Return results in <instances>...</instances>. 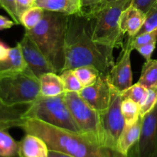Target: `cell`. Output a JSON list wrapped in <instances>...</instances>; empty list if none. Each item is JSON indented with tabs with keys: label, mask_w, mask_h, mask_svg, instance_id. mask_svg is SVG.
I'll list each match as a JSON object with an SVG mask.
<instances>
[{
	"label": "cell",
	"mask_w": 157,
	"mask_h": 157,
	"mask_svg": "<svg viewBox=\"0 0 157 157\" xmlns=\"http://www.w3.org/2000/svg\"><path fill=\"white\" fill-rule=\"evenodd\" d=\"M113 51V48L98 44L93 40L92 18L90 15L83 11L68 15L65 64L63 71L93 66L101 74L107 75L115 64Z\"/></svg>",
	"instance_id": "obj_1"
},
{
	"label": "cell",
	"mask_w": 157,
	"mask_h": 157,
	"mask_svg": "<svg viewBox=\"0 0 157 157\" xmlns=\"http://www.w3.org/2000/svg\"><path fill=\"white\" fill-rule=\"evenodd\" d=\"M20 128L25 133L41 138L50 150L74 157H128L114 149L95 144L79 133L63 130L37 120L25 119Z\"/></svg>",
	"instance_id": "obj_2"
},
{
	"label": "cell",
	"mask_w": 157,
	"mask_h": 157,
	"mask_svg": "<svg viewBox=\"0 0 157 157\" xmlns=\"http://www.w3.org/2000/svg\"><path fill=\"white\" fill-rule=\"evenodd\" d=\"M68 15L44 9V16L32 30H25L49 61L56 74L65 64V40Z\"/></svg>",
	"instance_id": "obj_3"
},
{
	"label": "cell",
	"mask_w": 157,
	"mask_h": 157,
	"mask_svg": "<svg viewBox=\"0 0 157 157\" xmlns=\"http://www.w3.org/2000/svg\"><path fill=\"white\" fill-rule=\"evenodd\" d=\"M132 0H120L94 9H82L92 18V38L95 42L115 48L124 46V34L120 28V17Z\"/></svg>",
	"instance_id": "obj_4"
},
{
	"label": "cell",
	"mask_w": 157,
	"mask_h": 157,
	"mask_svg": "<svg viewBox=\"0 0 157 157\" xmlns=\"http://www.w3.org/2000/svg\"><path fill=\"white\" fill-rule=\"evenodd\" d=\"M41 96L39 78L29 67L22 71L0 73V100L6 105L31 104Z\"/></svg>",
	"instance_id": "obj_5"
},
{
	"label": "cell",
	"mask_w": 157,
	"mask_h": 157,
	"mask_svg": "<svg viewBox=\"0 0 157 157\" xmlns=\"http://www.w3.org/2000/svg\"><path fill=\"white\" fill-rule=\"evenodd\" d=\"M64 94L56 97L41 96L29 105L25 113V118L37 120L44 124L81 134V131L64 101Z\"/></svg>",
	"instance_id": "obj_6"
},
{
	"label": "cell",
	"mask_w": 157,
	"mask_h": 157,
	"mask_svg": "<svg viewBox=\"0 0 157 157\" xmlns=\"http://www.w3.org/2000/svg\"><path fill=\"white\" fill-rule=\"evenodd\" d=\"M64 98L81 134L95 144L104 146L100 113L87 104L78 92L65 91Z\"/></svg>",
	"instance_id": "obj_7"
},
{
	"label": "cell",
	"mask_w": 157,
	"mask_h": 157,
	"mask_svg": "<svg viewBox=\"0 0 157 157\" xmlns=\"http://www.w3.org/2000/svg\"><path fill=\"white\" fill-rule=\"evenodd\" d=\"M111 88V103L108 109L100 115L104 146L117 150V144L125 126V121L121 112L123 100L121 92L112 86Z\"/></svg>",
	"instance_id": "obj_8"
},
{
	"label": "cell",
	"mask_w": 157,
	"mask_h": 157,
	"mask_svg": "<svg viewBox=\"0 0 157 157\" xmlns=\"http://www.w3.org/2000/svg\"><path fill=\"white\" fill-rule=\"evenodd\" d=\"M142 127L137 142L128 153V157H153L157 148V104L142 117Z\"/></svg>",
	"instance_id": "obj_9"
},
{
	"label": "cell",
	"mask_w": 157,
	"mask_h": 157,
	"mask_svg": "<svg viewBox=\"0 0 157 157\" xmlns=\"http://www.w3.org/2000/svg\"><path fill=\"white\" fill-rule=\"evenodd\" d=\"M111 89L107 75L101 74L93 84L83 87L79 94L87 104L101 114L108 109L111 103Z\"/></svg>",
	"instance_id": "obj_10"
},
{
	"label": "cell",
	"mask_w": 157,
	"mask_h": 157,
	"mask_svg": "<svg viewBox=\"0 0 157 157\" xmlns=\"http://www.w3.org/2000/svg\"><path fill=\"white\" fill-rule=\"evenodd\" d=\"M132 51L130 41L127 39L122 47V52L117 61L107 74L110 85L120 92L124 91L133 85V74L130 62Z\"/></svg>",
	"instance_id": "obj_11"
},
{
	"label": "cell",
	"mask_w": 157,
	"mask_h": 157,
	"mask_svg": "<svg viewBox=\"0 0 157 157\" xmlns=\"http://www.w3.org/2000/svg\"><path fill=\"white\" fill-rule=\"evenodd\" d=\"M18 44L28 67L37 78H39L44 74L55 72L42 52L26 32Z\"/></svg>",
	"instance_id": "obj_12"
},
{
	"label": "cell",
	"mask_w": 157,
	"mask_h": 157,
	"mask_svg": "<svg viewBox=\"0 0 157 157\" xmlns=\"http://www.w3.org/2000/svg\"><path fill=\"white\" fill-rule=\"evenodd\" d=\"M146 20V13L130 4L121 13L120 17V28L123 33L129 37L137 35Z\"/></svg>",
	"instance_id": "obj_13"
},
{
	"label": "cell",
	"mask_w": 157,
	"mask_h": 157,
	"mask_svg": "<svg viewBox=\"0 0 157 157\" xmlns=\"http://www.w3.org/2000/svg\"><path fill=\"white\" fill-rule=\"evenodd\" d=\"M30 104L9 106L0 100V130L21 127L25 121V113Z\"/></svg>",
	"instance_id": "obj_14"
},
{
	"label": "cell",
	"mask_w": 157,
	"mask_h": 157,
	"mask_svg": "<svg viewBox=\"0 0 157 157\" xmlns=\"http://www.w3.org/2000/svg\"><path fill=\"white\" fill-rule=\"evenodd\" d=\"M18 143V157H48L47 144L39 136L26 133Z\"/></svg>",
	"instance_id": "obj_15"
},
{
	"label": "cell",
	"mask_w": 157,
	"mask_h": 157,
	"mask_svg": "<svg viewBox=\"0 0 157 157\" xmlns=\"http://www.w3.org/2000/svg\"><path fill=\"white\" fill-rule=\"evenodd\" d=\"M142 121L143 117H140L138 121L133 124L131 125L125 124L117 144V150L120 153L128 156V153L130 149L139 140L141 127H142Z\"/></svg>",
	"instance_id": "obj_16"
},
{
	"label": "cell",
	"mask_w": 157,
	"mask_h": 157,
	"mask_svg": "<svg viewBox=\"0 0 157 157\" xmlns=\"http://www.w3.org/2000/svg\"><path fill=\"white\" fill-rule=\"evenodd\" d=\"M28 68L18 42L13 48H10L8 55L0 61V73L22 71Z\"/></svg>",
	"instance_id": "obj_17"
},
{
	"label": "cell",
	"mask_w": 157,
	"mask_h": 157,
	"mask_svg": "<svg viewBox=\"0 0 157 157\" xmlns=\"http://www.w3.org/2000/svg\"><path fill=\"white\" fill-rule=\"evenodd\" d=\"M40 90L43 97H56L65 92L60 75L55 72L44 74L39 78Z\"/></svg>",
	"instance_id": "obj_18"
},
{
	"label": "cell",
	"mask_w": 157,
	"mask_h": 157,
	"mask_svg": "<svg viewBox=\"0 0 157 157\" xmlns=\"http://www.w3.org/2000/svg\"><path fill=\"white\" fill-rule=\"evenodd\" d=\"M39 7L68 15L79 13L83 9L81 0H49Z\"/></svg>",
	"instance_id": "obj_19"
},
{
	"label": "cell",
	"mask_w": 157,
	"mask_h": 157,
	"mask_svg": "<svg viewBox=\"0 0 157 157\" xmlns=\"http://www.w3.org/2000/svg\"><path fill=\"white\" fill-rule=\"evenodd\" d=\"M137 83L147 88L157 87V60L146 61Z\"/></svg>",
	"instance_id": "obj_20"
},
{
	"label": "cell",
	"mask_w": 157,
	"mask_h": 157,
	"mask_svg": "<svg viewBox=\"0 0 157 157\" xmlns=\"http://www.w3.org/2000/svg\"><path fill=\"white\" fill-rule=\"evenodd\" d=\"M18 156V143L6 130H0V157Z\"/></svg>",
	"instance_id": "obj_21"
},
{
	"label": "cell",
	"mask_w": 157,
	"mask_h": 157,
	"mask_svg": "<svg viewBox=\"0 0 157 157\" xmlns=\"http://www.w3.org/2000/svg\"><path fill=\"white\" fill-rule=\"evenodd\" d=\"M44 9L38 6H33L28 9L20 17V22L25 30H32L41 21L44 16Z\"/></svg>",
	"instance_id": "obj_22"
},
{
	"label": "cell",
	"mask_w": 157,
	"mask_h": 157,
	"mask_svg": "<svg viewBox=\"0 0 157 157\" xmlns=\"http://www.w3.org/2000/svg\"><path fill=\"white\" fill-rule=\"evenodd\" d=\"M121 112L125 124L131 125L140 117V107L137 103L130 99H124L121 103Z\"/></svg>",
	"instance_id": "obj_23"
},
{
	"label": "cell",
	"mask_w": 157,
	"mask_h": 157,
	"mask_svg": "<svg viewBox=\"0 0 157 157\" xmlns=\"http://www.w3.org/2000/svg\"><path fill=\"white\" fill-rule=\"evenodd\" d=\"M74 72L83 87H87L93 84L101 74L93 66H82L77 67L74 69Z\"/></svg>",
	"instance_id": "obj_24"
},
{
	"label": "cell",
	"mask_w": 157,
	"mask_h": 157,
	"mask_svg": "<svg viewBox=\"0 0 157 157\" xmlns=\"http://www.w3.org/2000/svg\"><path fill=\"white\" fill-rule=\"evenodd\" d=\"M147 94H148V89L139 83L133 84L124 91L121 92L122 100H132L134 102L137 103L140 107L144 104L147 97Z\"/></svg>",
	"instance_id": "obj_25"
},
{
	"label": "cell",
	"mask_w": 157,
	"mask_h": 157,
	"mask_svg": "<svg viewBox=\"0 0 157 157\" xmlns=\"http://www.w3.org/2000/svg\"><path fill=\"white\" fill-rule=\"evenodd\" d=\"M60 77L63 81L65 91L79 93L84 87L75 75L74 70L69 69L63 71L61 73H60Z\"/></svg>",
	"instance_id": "obj_26"
},
{
	"label": "cell",
	"mask_w": 157,
	"mask_h": 157,
	"mask_svg": "<svg viewBox=\"0 0 157 157\" xmlns=\"http://www.w3.org/2000/svg\"><path fill=\"white\" fill-rule=\"evenodd\" d=\"M127 39L130 41V47L132 50H136L138 48L144 45V44H149V43L157 41V30L152 31V32H145V33L136 35V36L129 37Z\"/></svg>",
	"instance_id": "obj_27"
},
{
	"label": "cell",
	"mask_w": 157,
	"mask_h": 157,
	"mask_svg": "<svg viewBox=\"0 0 157 157\" xmlns=\"http://www.w3.org/2000/svg\"><path fill=\"white\" fill-rule=\"evenodd\" d=\"M157 30V6H153L146 14V20L137 35ZM136 36V35H135Z\"/></svg>",
	"instance_id": "obj_28"
},
{
	"label": "cell",
	"mask_w": 157,
	"mask_h": 157,
	"mask_svg": "<svg viewBox=\"0 0 157 157\" xmlns=\"http://www.w3.org/2000/svg\"><path fill=\"white\" fill-rule=\"evenodd\" d=\"M148 89V94L144 104L140 106V116H145L151 111L157 104V87H150Z\"/></svg>",
	"instance_id": "obj_29"
},
{
	"label": "cell",
	"mask_w": 157,
	"mask_h": 157,
	"mask_svg": "<svg viewBox=\"0 0 157 157\" xmlns=\"http://www.w3.org/2000/svg\"><path fill=\"white\" fill-rule=\"evenodd\" d=\"M0 6L6 11L13 20L15 25H21L20 19L17 14L16 0H0Z\"/></svg>",
	"instance_id": "obj_30"
},
{
	"label": "cell",
	"mask_w": 157,
	"mask_h": 157,
	"mask_svg": "<svg viewBox=\"0 0 157 157\" xmlns=\"http://www.w3.org/2000/svg\"><path fill=\"white\" fill-rule=\"evenodd\" d=\"M156 41H153V42L144 44V45L138 48L136 51L145 58L146 61H149V60L151 59V56L154 52L155 48H156Z\"/></svg>",
	"instance_id": "obj_31"
},
{
	"label": "cell",
	"mask_w": 157,
	"mask_h": 157,
	"mask_svg": "<svg viewBox=\"0 0 157 157\" xmlns=\"http://www.w3.org/2000/svg\"><path fill=\"white\" fill-rule=\"evenodd\" d=\"M157 0H132L131 5L147 14L156 2Z\"/></svg>",
	"instance_id": "obj_32"
},
{
	"label": "cell",
	"mask_w": 157,
	"mask_h": 157,
	"mask_svg": "<svg viewBox=\"0 0 157 157\" xmlns=\"http://www.w3.org/2000/svg\"><path fill=\"white\" fill-rule=\"evenodd\" d=\"M35 6V1L34 0H16V9L17 14L20 19L25 12L29 9L30 8Z\"/></svg>",
	"instance_id": "obj_33"
},
{
	"label": "cell",
	"mask_w": 157,
	"mask_h": 157,
	"mask_svg": "<svg viewBox=\"0 0 157 157\" xmlns=\"http://www.w3.org/2000/svg\"><path fill=\"white\" fill-rule=\"evenodd\" d=\"M15 25V23L14 22L13 20H10L6 17L0 15V30L10 29Z\"/></svg>",
	"instance_id": "obj_34"
},
{
	"label": "cell",
	"mask_w": 157,
	"mask_h": 157,
	"mask_svg": "<svg viewBox=\"0 0 157 157\" xmlns=\"http://www.w3.org/2000/svg\"><path fill=\"white\" fill-rule=\"evenodd\" d=\"M10 48L6 45L2 40H0V61L5 59L8 55Z\"/></svg>",
	"instance_id": "obj_35"
},
{
	"label": "cell",
	"mask_w": 157,
	"mask_h": 157,
	"mask_svg": "<svg viewBox=\"0 0 157 157\" xmlns=\"http://www.w3.org/2000/svg\"><path fill=\"white\" fill-rule=\"evenodd\" d=\"M48 157H74L70 155L65 154V153H61V152L55 151V150H50L48 152Z\"/></svg>",
	"instance_id": "obj_36"
},
{
	"label": "cell",
	"mask_w": 157,
	"mask_h": 157,
	"mask_svg": "<svg viewBox=\"0 0 157 157\" xmlns=\"http://www.w3.org/2000/svg\"><path fill=\"white\" fill-rule=\"evenodd\" d=\"M117 1H120V0H104V1H103L101 3V4L98 5V6H93V7L87 8V9H96V8L101 7V6H105V5L110 4V3H112V2H117Z\"/></svg>",
	"instance_id": "obj_37"
},
{
	"label": "cell",
	"mask_w": 157,
	"mask_h": 157,
	"mask_svg": "<svg viewBox=\"0 0 157 157\" xmlns=\"http://www.w3.org/2000/svg\"><path fill=\"white\" fill-rule=\"evenodd\" d=\"M49 1V0H35V6H38L39 7L41 5L44 4L46 2Z\"/></svg>",
	"instance_id": "obj_38"
},
{
	"label": "cell",
	"mask_w": 157,
	"mask_h": 157,
	"mask_svg": "<svg viewBox=\"0 0 157 157\" xmlns=\"http://www.w3.org/2000/svg\"><path fill=\"white\" fill-rule=\"evenodd\" d=\"M104 1V0H98V4L96 5V6H98V5H99V4H101V2H102ZM92 7H93V6H92ZM90 8V7H89ZM86 9H87V8H86Z\"/></svg>",
	"instance_id": "obj_39"
},
{
	"label": "cell",
	"mask_w": 157,
	"mask_h": 157,
	"mask_svg": "<svg viewBox=\"0 0 157 157\" xmlns=\"http://www.w3.org/2000/svg\"><path fill=\"white\" fill-rule=\"evenodd\" d=\"M153 157H157V148H156V152H155L154 154H153Z\"/></svg>",
	"instance_id": "obj_40"
},
{
	"label": "cell",
	"mask_w": 157,
	"mask_h": 157,
	"mask_svg": "<svg viewBox=\"0 0 157 157\" xmlns=\"http://www.w3.org/2000/svg\"><path fill=\"white\" fill-rule=\"evenodd\" d=\"M157 6V1H156V2L155 3V5H154V6Z\"/></svg>",
	"instance_id": "obj_41"
},
{
	"label": "cell",
	"mask_w": 157,
	"mask_h": 157,
	"mask_svg": "<svg viewBox=\"0 0 157 157\" xmlns=\"http://www.w3.org/2000/svg\"><path fill=\"white\" fill-rule=\"evenodd\" d=\"M34 1H35V0H34Z\"/></svg>",
	"instance_id": "obj_42"
}]
</instances>
